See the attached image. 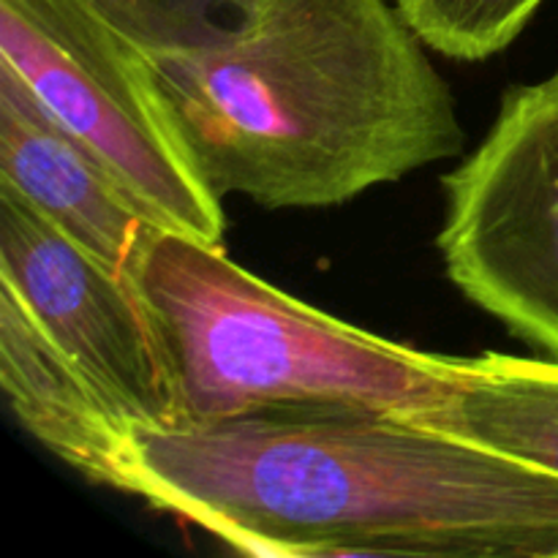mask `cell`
Segmentation results:
<instances>
[{"instance_id": "1", "label": "cell", "mask_w": 558, "mask_h": 558, "mask_svg": "<svg viewBox=\"0 0 558 558\" xmlns=\"http://www.w3.org/2000/svg\"><path fill=\"white\" fill-rule=\"evenodd\" d=\"M265 558H558V477L357 407L136 430L131 494Z\"/></svg>"}, {"instance_id": "2", "label": "cell", "mask_w": 558, "mask_h": 558, "mask_svg": "<svg viewBox=\"0 0 558 558\" xmlns=\"http://www.w3.org/2000/svg\"><path fill=\"white\" fill-rule=\"evenodd\" d=\"M221 199L325 210L461 156L456 98L396 3L259 0L218 47L150 58Z\"/></svg>"}, {"instance_id": "3", "label": "cell", "mask_w": 558, "mask_h": 558, "mask_svg": "<svg viewBox=\"0 0 558 558\" xmlns=\"http://www.w3.org/2000/svg\"><path fill=\"white\" fill-rule=\"evenodd\" d=\"M136 281L167 343L178 425L287 407L417 414L461 379V357L360 330L189 234L158 232Z\"/></svg>"}, {"instance_id": "4", "label": "cell", "mask_w": 558, "mask_h": 558, "mask_svg": "<svg viewBox=\"0 0 558 558\" xmlns=\"http://www.w3.org/2000/svg\"><path fill=\"white\" fill-rule=\"evenodd\" d=\"M0 60L163 229L223 245V199L191 161L150 54L76 0H0Z\"/></svg>"}, {"instance_id": "5", "label": "cell", "mask_w": 558, "mask_h": 558, "mask_svg": "<svg viewBox=\"0 0 558 558\" xmlns=\"http://www.w3.org/2000/svg\"><path fill=\"white\" fill-rule=\"evenodd\" d=\"M441 185L436 243L450 281L558 360V74L507 90L488 136Z\"/></svg>"}, {"instance_id": "6", "label": "cell", "mask_w": 558, "mask_h": 558, "mask_svg": "<svg viewBox=\"0 0 558 558\" xmlns=\"http://www.w3.org/2000/svg\"><path fill=\"white\" fill-rule=\"evenodd\" d=\"M0 283L136 430L178 425V390L140 281L0 183Z\"/></svg>"}, {"instance_id": "7", "label": "cell", "mask_w": 558, "mask_h": 558, "mask_svg": "<svg viewBox=\"0 0 558 558\" xmlns=\"http://www.w3.org/2000/svg\"><path fill=\"white\" fill-rule=\"evenodd\" d=\"M0 183L107 265L136 278L161 223L0 60Z\"/></svg>"}, {"instance_id": "8", "label": "cell", "mask_w": 558, "mask_h": 558, "mask_svg": "<svg viewBox=\"0 0 558 558\" xmlns=\"http://www.w3.org/2000/svg\"><path fill=\"white\" fill-rule=\"evenodd\" d=\"M0 387L22 428L96 485L131 494L136 428L0 283Z\"/></svg>"}, {"instance_id": "9", "label": "cell", "mask_w": 558, "mask_h": 558, "mask_svg": "<svg viewBox=\"0 0 558 558\" xmlns=\"http://www.w3.org/2000/svg\"><path fill=\"white\" fill-rule=\"evenodd\" d=\"M407 417L558 477V360H463L450 396Z\"/></svg>"}, {"instance_id": "10", "label": "cell", "mask_w": 558, "mask_h": 558, "mask_svg": "<svg viewBox=\"0 0 558 558\" xmlns=\"http://www.w3.org/2000/svg\"><path fill=\"white\" fill-rule=\"evenodd\" d=\"M145 54H178L229 41L259 0H76Z\"/></svg>"}, {"instance_id": "11", "label": "cell", "mask_w": 558, "mask_h": 558, "mask_svg": "<svg viewBox=\"0 0 558 558\" xmlns=\"http://www.w3.org/2000/svg\"><path fill=\"white\" fill-rule=\"evenodd\" d=\"M428 49L480 63L510 47L545 0H392Z\"/></svg>"}]
</instances>
